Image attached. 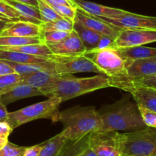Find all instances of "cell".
Returning <instances> with one entry per match:
<instances>
[{
    "instance_id": "1",
    "label": "cell",
    "mask_w": 156,
    "mask_h": 156,
    "mask_svg": "<svg viewBox=\"0 0 156 156\" xmlns=\"http://www.w3.org/2000/svg\"><path fill=\"white\" fill-rule=\"evenodd\" d=\"M112 87L110 77L97 74L92 77L76 78L70 75L61 76L56 82L41 89L43 96L59 98L64 102L87 93Z\"/></svg>"
},
{
    "instance_id": "2",
    "label": "cell",
    "mask_w": 156,
    "mask_h": 156,
    "mask_svg": "<svg viewBox=\"0 0 156 156\" xmlns=\"http://www.w3.org/2000/svg\"><path fill=\"white\" fill-rule=\"evenodd\" d=\"M102 121L99 131H125L134 132L146 127L139 112L137 104L126 98L98 111Z\"/></svg>"
},
{
    "instance_id": "3",
    "label": "cell",
    "mask_w": 156,
    "mask_h": 156,
    "mask_svg": "<svg viewBox=\"0 0 156 156\" xmlns=\"http://www.w3.org/2000/svg\"><path fill=\"white\" fill-rule=\"evenodd\" d=\"M55 122L62 123V132L71 141L99 131L102 126L100 115L93 106H75L59 111Z\"/></svg>"
},
{
    "instance_id": "4",
    "label": "cell",
    "mask_w": 156,
    "mask_h": 156,
    "mask_svg": "<svg viewBox=\"0 0 156 156\" xmlns=\"http://www.w3.org/2000/svg\"><path fill=\"white\" fill-rule=\"evenodd\" d=\"M61 103L62 101L59 98H48L44 101L9 113L6 122L13 129L38 119H50L55 123Z\"/></svg>"
},
{
    "instance_id": "5",
    "label": "cell",
    "mask_w": 156,
    "mask_h": 156,
    "mask_svg": "<svg viewBox=\"0 0 156 156\" xmlns=\"http://www.w3.org/2000/svg\"><path fill=\"white\" fill-rule=\"evenodd\" d=\"M123 156H156V128L122 133Z\"/></svg>"
},
{
    "instance_id": "6",
    "label": "cell",
    "mask_w": 156,
    "mask_h": 156,
    "mask_svg": "<svg viewBox=\"0 0 156 156\" xmlns=\"http://www.w3.org/2000/svg\"><path fill=\"white\" fill-rule=\"evenodd\" d=\"M91 58L102 73L113 80L125 78L126 60L115 47L94 50L85 53Z\"/></svg>"
},
{
    "instance_id": "7",
    "label": "cell",
    "mask_w": 156,
    "mask_h": 156,
    "mask_svg": "<svg viewBox=\"0 0 156 156\" xmlns=\"http://www.w3.org/2000/svg\"><path fill=\"white\" fill-rule=\"evenodd\" d=\"M89 146L96 156H122V133L118 131H97L89 136Z\"/></svg>"
},
{
    "instance_id": "8",
    "label": "cell",
    "mask_w": 156,
    "mask_h": 156,
    "mask_svg": "<svg viewBox=\"0 0 156 156\" xmlns=\"http://www.w3.org/2000/svg\"><path fill=\"white\" fill-rule=\"evenodd\" d=\"M54 72L61 76L79 73H93L102 74L91 58L86 54L70 57L55 56L53 59Z\"/></svg>"
},
{
    "instance_id": "9",
    "label": "cell",
    "mask_w": 156,
    "mask_h": 156,
    "mask_svg": "<svg viewBox=\"0 0 156 156\" xmlns=\"http://www.w3.org/2000/svg\"><path fill=\"white\" fill-rule=\"evenodd\" d=\"M112 87L132 94L138 105L156 112V88L137 85L129 80H112Z\"/></svg>"
},
{
    "instance_id": "10",
    "label": "cell",
    "mask_w": 156,
    "mask_h": 156,
    "mask_svg": "<svg viewBox=\"0 0 156 156\" xmlns=\"http://www.w3.org/2000/svg\"><path fill=\"white\" fill-rule=\"evenodd\" d=\"M156 42V30L139 28H122L113 40L112 47L116 49L144 46Z\"/></svg>"
},
{
    "instance_id": "11",
    "label": "cell",
    "mask_w": 156,
    "mask_h": 156,
    "mask_svg": "<svg viewBox=\"0 0 156 156\" xmlns=\"http://www.w3.org/2000/svg\"><path fill=\"white\" fill-rule=\"evenodd\" d=\"M101 19L120 28H139L156 30V17L138 15L128 12L119 18H101Z\"/></svg>"
},
{
    "instance_id": "12",
    "label": "cell",
    "mask_w": 156,
    "mask_h": 156,
    "mask_svg": "<svg viewBox=\"0 0 156 156\" xmlns=\"http://www.w3.org/2000/svg\"><path fill=\"white\" fill-rule=\"evenodd\" d=\"M74 20L79 21L87 28L91 29L102 35L110 37L113 40L118 36L119 31L122 29L101 18L89 15L79 9L76 10Z\"/></svg>"
},
{
    "instance_id": "13",
    "label": "cell",
    "mask_w": 156,
    "mask_h": 156,
    "mask_svg": "<svg viewBox=\"0 0 156 156\" xmlns=\"http://www.w3.org/2000/svg\"><path fill=\"white\" fill-rule=\"evenodd\" d=\"M48 47L55 56L70 57L85 54L87 50L74 30H72L68 37L57 44H48Z\"/></svg>"
},
{
    "instance_id": "14",
    "label": "cell",
    "mask_w": 156,
    "mask_h": 156,
    "mask_svg": "<svg viewBox=\"0 0 156 156\" xmlns=\"http://www.w3.org/2000/svg\"><path fill=\"white\" fill-rule=\"evenodd\" d=\"M154 75H156V58L126 60L125 78L118 80L136 81Z\"/></svg>"
},
{
    "instance_id": "15",
    "label": "cell",
    "mask_w": 156,
    "mask_h": 156,
    "mask_svg": "<svg viewBox=\"0 0 156 156\" xmlns=\"http://www.w3.org/2000/svg\"><path fill=\"white\" fill-rule=\"evenodd\" d=\"M41 32L40 24L26 21H12L8 22L6 27L0 32V36L37 37H41Z\"/></svg>"
},
{
    "instance_id": "16",
    "label": "cell",
    "mask_w": 156,
    "mask_h": 156,
    "mask_svg": "<svg viewBox=\"0 0 156 156\" xmlns=\"http://www.w3.org/2000/svg\"><path fill=\"white\" fill-rule=\"evenodd\" d=\"M74 1L77 5V9L97 18H119L128 12L127 11L122 10V9L109 7V6L102 5L85 1V0H74Z\"/></svg>"
},
{
    "instance_id": "17",
    "label": "cell",
    "mask_w": 156,
    "mask_h": 156,
    "mask_svg": "<svg viewBox=\"0 0 156 156\" xmlns=\"http://www.w3.org/2000/svg\"><path fill=\"white\" fill-rule=\"evenodd\" d=\"M41 95L43 96V94L40 89L34 88L27 84L19 82L10 91L0 95V102L6 106L21 99Z\"/></svg>"
},
{
    "instance_id": "18",
    "label": "cell",
    "mask_w": 156,
    "mask_h": 156,
    "mask_svg": "<svg viewBox=\"0 0 156 156\" xmlns=\"http://www.w3.org/2000/svg\"><path fill=\"white\" fill-rule=\"evenodd\" d=\"M61 75L52 72H37L32 74L21 76L20 83L27 84L38 89H42L56 82Z\"/></svg>"
},
{
    "instance_id": "19",
    "label": "cell",
    "mask_w": 156,
    "mask_h": 156,
    "mask_svg": "<svg viewBox=\"0 0 156 156\" xmlns=\"http://www.w3.org/2000/svg\"><path fill=\"white\" fill-rule=\"evenodd\" d=\"M2 61L7 63L14 70L15 73H18L20 76L32 74V73L41 71L55 73L53 60L44 62H38V63H17V62H9V61Z\"/></svg>"
},
{
    "instance_id": "20",
    "label": "cell",
    "mask_w": 156,
    "mask_h": 156,
    "mask_svg": "<svg viewBox=\"0 0 156 156\" xmlns=\"http://www.w3.org/2000/svg\"><path fill=\"white\" fill-rule=\"evenodd\" d=\"M73 30L78 35L81 42L87 50L86 53L92 51L96 48L99 38L102 34L91 30V29L87 28L76 20H74Z\"/></svg>"
},
{
    "instance_id": "21",
    "label": "cell",
    "mask_w": 156,
    "mask_h": 156,
    "mask_svg": "<svg viewBox=\"0 0 156 156\" xmlns=\"http://www.w3.org/2000/svg\"><path fill=\"white\" fill-rule=\"evenodd\" d=\"M7 4L12 6L18 12L22 18L23 21H29V22L35 23V24L41 25V14H40L38 8L24 4V3L19 2L15 0H3Z\"/></svg>"
},
{
    "instance_id": "22",
    "label": "cell",
    "mask_w": 156,
    "mask_h": 156,
    "mask_svg": "<svg viewBox=\"0 0 156 156\" xmlns=\"http://www.w3.org/2000/svg\"><path fill=\"white\" fill-rule=\"evenodd\" d=\"M0 50L18 51L23 53H26V54L32 55V56H41V57L48 58V59H54L55 58V56L50 51L48 46L44 43L27 44V45L14 47H0Z\"/></svg>"
},
{
    "instance_id": "23",
    "label": "cell",
    "mask_w": 156,
    "mask_h": 156,
    "mask_svg": "<svg viewBox=\"0 0 156 156\" xmlns=\"http://www.w3.org/2000/svg\"><path fill=\"white\" fill-rule=\"evenodd\" d=\"M0 59L17 63H38L52 61L53 59L41 56H32L18 51L0 50Z\"/></svg>"
},
{
    "instance_id": "24",
    "label": "cell",
    "mask_w": 156,
    "mask_h": 156,
    "mask_svg": "<svg viewBox=\"0 0 156 156\" xmlns=\"http://www.w3.org/2000/svg\"><path fill=\"white\" fill-rule=\"evenodd\" d=\"M117 50L125 60L156 58V47L139 46L128 48H119Z\"/></svg>"
},
{
    "instance_id": "25",
    "label": "cell",
    "mask_w": 156,
    "mask_h": 156,
    "mask_svg": "<svg viewBox=\"0 0 156 156\" xmlns=\"http://www.w3.org/2000/svg\"><path fill=\"white\" fill-rule=\"evenodd\" d=\"M68 139L61 131L47 141L44 142V146L40 152L39 156H57L63 149Z\"/></svg>"
},
{
    "instance_id": "26",
    "label": "cell",
    "mask_w": 156,
    "mask_h": 156,
    "mask_svg": "<svg viewBox=\"0 0 156 156\" xmlns=\"http://www.w3.org/2000/svg\"><path fill=\"white\" fill-rule=\"evenodd\" d=\"M90 134L76 141L68 140L57 156H79L89 147Z\"/></svg>"
},
{
    "instance_id": "27",
    "label": "cell",
    "mask_w": 156,
    "mask_h": 156,
    "mask_svg": "<svg viewBox=\"0 0 156 156\" xmlns=\"http://www.w3.org/2000/svg\"><path fill=\"white\" fill-rule=\"evenodd\" d=\"M41 37H22L15 36H0V47H14L32 44H41Z\"/></svg>"
},
{
    "instance_id": "28",
    "label": "cell",
    "mask_w": 156,
    "mask_h": 156,
    "mask_svg": "<svg viewBox=\"0 0 156 156\" xmlns=\"http://www.w3.org/2000/svg\"><path fill=\"white\" fill-rule=\"evenodd\" d=\"M74 21H71L66 18H61L53 21L41 23L42 30H61V31H72L73 30Z\"/></svg>"
},
{
    "instance_id": "29",
    "label": "cell",
    "mask_w": 156,
    "mask_h": 156,
    "mask_svg": "<svg viewBox=\"0 0 156 156\" xmlns=\"http://www.w3.org/2000/svg\"><path fill=\"white\" fill-rule=\"evenodd\" d=\"M21 80V76L16 73L0 76V95L10 91Z\"/></svg>"
},
{
    "instance_id": "30",
    "label": "cell",
    "mask_w": 156,
    "mask_h": 156,
    "mask_svg": "<svg viewBox=\"0 0 156 156\" xmlns=\"http://www.w3.org/2000/svg\"><path fill=\"white\" fill-rule=\"evenodd\" d=\"M38 9L41 14L42 23L50 22L63 18L44 0H38Z\"/></svg>"
},
{
    "instance_id": "31",
    "label": "cell",
    "mask_w": 156,
    "mask_h": 156,
    "mask_svg": "<svg viewBox=\"0 0 156 156\" xmlns=\"http://www.w3.org/2000/svg\"><path fill=\"white\" fill-rule=\"evenodd\" d=\"M70 32L61 30H42L41 37L42 42L48 45L61 42L69 36Z\"/></svg>"
},
{
    "instance_id": "32",
    "label": "cell",
    "mask_w": 156,
    "mask_h": 156,
    "mask_svg": "<svg viewBox=\"0 0 156 156\" xmlns=\"http://www.w3.org/2000/svg\"><path fill=\"white\" fill-rule=\"evenodd\" d=\"M139 112H140L141 116L143 122L146 126L149 127L156 128V112L151 110L148 109V108L142 107L141 105H138Z\"/></svg>"
},
{
    "instance_id": "33",
    "label": "cell",
    "mask_w": 156,
    "mask_h": 156,
    "mask_svg": "<svg viewBox=\"0 0 156 156\" xmlns=\"http://www.w3.org/2000/svg\"><path fill=\"white\" fill-rule=\"evenodd\" d=\"M0 13L6 15L11 21H23L18 12L3 0H0Z\"/></svg>"
},
{
    "instance_id": "34",
    "label": "cell",
    "mask_w": 156,
    "mask_h": 156,
    "mask_svg": "<svg viewBox=\"0 0 156 156\" xmlns=\"http://www.w3.org/2000/svg\"><path fill=\"white\" fill-rule=\"evenodd\" d=\"M24 146H19L8 142L7 144L0 149V156H21L24 150Z\"/></svg>"
},
{
    "instance_id": "35",
    "label": "cell",
    "mask_w": 156,
    "mask_h": 156,
    "mask_svg": "<svg viewBox=\"0 0 156 156\" xmlns=\"http://www.w3.org/2000/svg\"><path fill=\"white\" fill-rule=\"evenodd\" d=\"M61 17L74 21L77 8L68 5H50Z\"/></svg>"
},
{
    "instance_id": "36",
    "label": "cell",
    "mask_w": 156,
    "mask_h": 156,
    "mask_svg": "<svg viewBox=\"0 0 156 156\" xmlns=\"http://www.w3.org/2000/svg\"><path fill=\"white\" fill-rule=\"evenodd\" d=\"M43 146H44V143L29 147H25L21 156H39Z\"/></svg>"
},
{
    "instance_id": "37",
    "label": "cell",
    "mask_w": 156,
    "mask_h": 156,
    "mask_svg": "<svg viewBox=\"0 0 156 156\" xmlns=\"http://www.w3.org/2000/svg\"><path fill=\"white\" fill-rule=\"evenodd\" d=\"M124 80H125V79H124ZM131 82H134V83L137 84V85L156 88V75L148 76V77L144 78V79H139V80L136 81H131Z\"/></svg>"
},
{
    "instance_id": "38",
    "label": "cell",
    "mask_w": 156,
    "mask_h": 156,
    "mask_svg": "<svg viewBox=\"0 0 156 156\" xmlns=\"http://www.w3.org/2000/svg\"><path fill=\"white\" fill-rule=\"evenodd\" d=\"M113 42V40L110 38V37L106 36V35H101L97 47L95 50H101V49H105L107 48V47H112Z\"/></svg>"
},
{
    "instance_id": "39",
    "label": "cell",
    "mask_w": 156,
    "mask_h": 156,
    "mask_svg": "<svg viewBox=\"0 0 156 156\" xmlns=\"http://www.w3.org/2000/svg\"><path fill=\"white\" fill-rule=\"evenodd\" d=\"M50 5H68L73 8H77L74 0H44Z\"/></svg>"
},
{
    "instance_id": "40",
    "label": "cell",
    "mask_w": 156,
    "mask_h": 156,
    "mask_svg": "<svg viewBox=\"0 0 156 156\" xmlns=\"http://www.w3.org/2000/svg\"><path fill=\"white\" fill-rule=\"evenodd\" d=\"M12 129L10 125L6 121H0V136L3 138H9L12 133Z\"/></svg>"
},
{
    "instance_id": "41",
    "label": "cell",
    "mask_w": 156,
    "mask_h": 156,
    "mask_svg": "<svg viewBox=\"0 0 156 156\" xmlns=\"http://www.w3.org/2000/svg\"><path fill=\"white\" fill-rule=\"evenodd\" d=\"M15 73L14 70L8 65L7 63L4 62V61L0 59V76L2 75L9 74V73Z\"/></svg>"
},
{
    "instance_id": "42",
    "label": "cell",
    "mask_w": 156,
    "mask_h": 156,
    "mask_svg": "<svg viewBox=\"0 0 156 156\" xmlns=\"http://www.w3.org/2000/svg\"><path fill=\"white\" fill-rule=\"evenodd\" d=\"M9 112L6 109V106L0 102V121H6Z\"/></svg>"
},
{
    "instance_id": "43",
    "label": "cell",
    "mask_w": 156,
    "mask_h": 156,
    "mask_svg": "<svg viewBox=\"0 0 156 156\" xmlns=\"http://www.w3.org/2000/svg\"><path fill=\"white\" fill-rule=\"evenodd\" d=\"M15 1L24 3V4L34 6V7L38 8V0H15Z\"/></svg>"
},
{
    "instance_id": "44",
    "label": "cell",
    "mask_w": 156,
    "mask_h": 156,
    "mask_svg": "<svg viewBox=\"0 0 156 156\" xmlns=\"http://www.w3.org/2000/svg\"><path fill=\"white\" fill-rule=\"evenodd\" d=\"M79 156H96V153L93 152V149L89 146L82 154H80Z\"/></svg>"
},
{
    "instance_id": "45",
    "label": "cell",
    "mask_w": 156,
    "mask_h": 156,
    "mask_svg": "<svg viewBox=\"0 0 156 156\" xmlns=\"http://www.w3.org/2000/svg\"><path fill=\"white\" fill-rule=\"evenodd\" d=\"M8 142H9L8 138H3V137L0 136V149H2V148L7 144Z\"/></svg>"
},
{
    "instance_id": "46",
    "label": "cell",
    "mask_w": 156,
    "mask_h": 156,
    "mask_svg": "<svg viewBox=\"0 0 156 156\" xmlns=\"http://www.w3.org/2000/svg\"><path fill=\"white\" fill-rule=\"evenodd\" d=\"M0 21H6V22H9V21H12L9 19V18L4 15L3 14L0 13Z\"/></svg>"
},
{
    "instance_id": "47",
    "label": "cell",
    "mask_w": 156,
    "mask_h": 156,
    "mask_svg": "<svg viewBox=\"0 0 156 156\" xmlns=\"http://www.w3.org/2000/svg\"><path fill=\"white\" fill-rule=\"evenodd\" d=\"M7 24H8V22H6V21H0V32H1L2 30L3 29L6 27Z\"/></svg>"
},
{
    "instance_id": "48",
    "label": "cell",
    "mask_w": 156,
    "mask_h": 156,
    "mask_svg": "<svg viewBox=\"0 0 156 156\" xmlns=\"http://www.w3.org/2000/svg\"><path fill=\"white\" fill-rule=\"evenodd\" d=\"M122 156H123V155H122Z\"/></svg>"
}]
</instances>
